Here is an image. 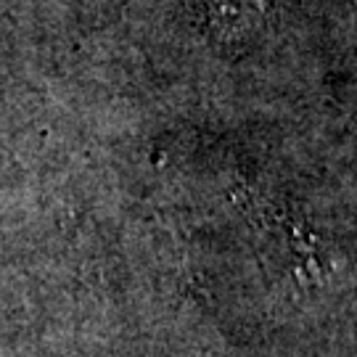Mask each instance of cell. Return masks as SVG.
Listing matches in <instances>:
<instances>
[{
	"instance_id": "6da1fadb",
	"label": "cell",
	"mask_w": 357,
	"mask_h": 357,
	"mask_svg": "<svg viewBox=\"0 0 357 357\" xmlns=\"http://www.w3.org/2000/svg\"><path fill=\"white\" fill-rule=\"evenodd\" d=\"M193 6L206 16V22L220 35L236 38L259 24L270 0H193Z\"/></svg>"
}]
</instances>
